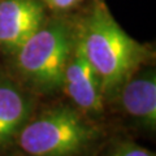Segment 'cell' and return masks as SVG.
Instances as JSON below:
<instances>
[{"label": "cell", "instance_id": "6da1fadb", "mask_svg": "<svg viewBox=\"0 0 156 156\" xmlns=\"http://www.w3.org/2000/svg\"><path fill=\"white\" fill-rule=\"evenodd\" d=\"M77 42L99 78L107 104L124 82L154 57L151 48L131 38L101 2L77 25Z\"/></svg>", "mask_w": 156, "mask_h": 156}, {"label": "cell", "instance_id": "7a4b0ae2", "mask_svg": "<svg viewBox=\"0 0 156 156\" xmlns=\"http://www.w3.org/2000/svg\"><path fill=\"white\" fill-rule=\"evenodd\" d=\"M107 138L100 121L74 105L56 103L35 111L20 130L13 156H92Z\"/></svg>", "mask_w": 156, "mask_h": 156}, {"label": "cell", "instance_id": "3957f363", "mask_svg": "<svg viewBox=\"0 0 156 156\" xmlns=\"http://www.w3.org/2000/svg\"><path fill=\"white\" fill-rule=\"evenodd\" d=\"M77 42V25L64 18H46L11 56V74L34 95L61 91L66 62Z\"/></svg>", "mask_w": 156, "mask_h": 156}, {"label": "cell", "instance_id": "277c9868", "mask_svg": "<svg viewBox=\"0 0 156 156\" xmlns=\"http://www.w3.org/2000/svg\"><path fill=\"white\" fill-rule=\"evenodd\" d=\"M128 122L139 131L156 130V73L147 64L126 80L111 100Z\"/></svg>", "mask_w": 156, "mask_h": 156}, {"label": "cell", "instance_id": "5b68a950", "mask_svg": "<svg viewBox=\"0 0 156 156\" xmlns=\"http://www.w3.org/2000/svg\"><path fill=\"white\" fill-rule=\"evenodd\" d=\"M61 91L68 101L90 119L100 121L105 113V99L96 73L86 60L78 42L70 53L62 76Z\"/></svg>", "mask_w": 156, "mask_h": 156}, {"label": "cell", "instance_id": "8992f818", "mask_svg": "<svg viewBox=\"0 0 156 156\" xmlns=\"http://www.w3.org/2000/svg\"><path fill=\"white\" fill-rule=\"evenodd\" d=\"M38 96L11 73L0 72V156L9 154L20 130L37 111Z\"/></svg>", "mask_w": 156, "mask_h": 156}, {"label": "cell", "instance_id": "52a82bcc", "mask_svg": "<svg viewBox=\"0 0 156 156\" xmlns=\"http://www.w3.org/2000/svg\"><path fill=\"white\" fill-rule=\"evenodd\" d=\"M46 18L41 0H0V51L12 55Z\"/></svg>", "mask_w": 156, "mask_h": 156}, {"label": "cell", "instance_id": "ba28073f", "mask_svg": "<svg viewBox=\"0 0 156 156\" xmlns=\"http://www.w3.org/2000/svg\"><path fill=\"white\" fill-rule=\"evenodd\" d=\"M92 156H155V154L133 139L115 135L105 138Z\"/></svg>", "mask_w": 156, "mask_h": 156}, {"label": "cell", "instance_id": "9c48e42d", "mask_svg": "<svg viewBox=\"0 0 156 156\" xmlns=\"http://www.w3.org/2000/svg\"><path fill=\"white\" fill-rule=\"evenodd\" d=\"M82 2V0H48L47 5L51 7L55 11H68V9H72L73 7L78 5Z\"/></svg>", "mask_w": 156, "mask_h": 156}, {"label": "cell", "instance_id": "30bf717a", "mask_svg": "<svg viewBox=\"0 0 156 156\" xmlns=\"http://www.w3.org/2000/svg\"><path fill=\"white\" fill-rule=\"evenodd\" d=\"M41 2H42V3H47V2H48V0H41Z\"/></svg>", "mask_w": 156, "mask_h": 156}]
</instances>
